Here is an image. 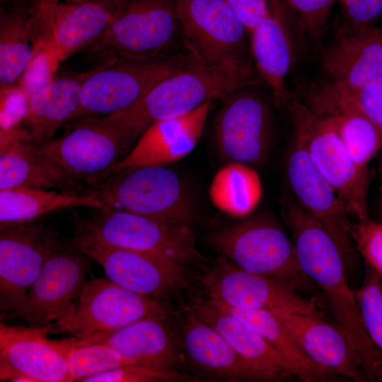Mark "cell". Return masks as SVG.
Here are the masks:
<instances>
[{
  "label": "cell",
  "mask_w": 382,
  "mask_h": 382,
  "mask_svg": "<svg viewBox=\"0 0 382 382\" xmlns=\"http://www.w3.org/2000/svg\"><path fill=\"white\" fill-rule=\"evenodd\" d=\"M107 206L166 223L190 226L194 202L182 178L166 166L134 168L88 185Z\"/></svg>",
  "instance_id": "5"
},
{
  "label": "cell",
  "mask_w": 382,
  "mask_h": 382,
  "mask_svg": "<svg viewBox=\"0 0 382 382\" xmlns=\"http://www.w3.org/2000/svg\"><path fill=\"white\" fill-rule=\"evenodd\" d=\"M200 64L190 52L144 61L119 60L92 69L84 81L75 122L110 115L134 104L163 79Z\"/></svg>",
  "instance_id": "7"
},
{
  "label": "cell",
  "mask_w": 382,
  "mask_h": 382,
  "mask_svg": "<svg viewBox=\"0 0 382 382\" xmlns=\"http://www.w3.org/2000/svg\"><path fill=\"white\" fill-rule=\"evenodd\" d=\"M318 366L353 381H368L346 337L325 318L272 311Z\"/></svg>",
  "instance_id": "24"
},
{
  "label": "cell",
  "mask_w": 382,
  "mask_h": 382,
  "mask_svg": "<svg viewBox=\"0 0 382 382\" xmlns=\"http://www.w3.org/2000/svg\"><path fill=\"white\" fill-rule=\"evenodd\" d=\"M209 195L213 204L221 211L234 216H245L256 208L261 199V180L251 166L230 162L214 175Z\"/></svg>",
  "instance_id": "32"
},
{
  "label": "cell",
  "mask_w": 382,
  "mask_h": 382,
  "mask_svg": "<svg viewBox=\"0 0 382 382\" xmlns=\"http://www.w3.org/2000/svg\"><path fill=\"white\" fill-rule=\"evenodd\" d=\"M50 325L23 327L1 322V381L70 382L62 352L47 338Z\"/></svg>",
  "instance_id": "20"
},
{
  "label": "cell",
  "mask_w": 382,
  "mask_h": 382,
  "mask_svg": "<svg viewBox=\"0 0 382 382\" xmlns=\"http://www.w3.org/2000/svg\"><path fill=\"white\" fill-rule=\"evenodd\" d=\"M211 102L183 116L151 125L130 151L91 183L122 170L149 166H166L185 157L195 149L202 134Z\"/></svg>",
  "instance_id": "21"
},
{
  "label": "cell",
  "mask_w": 382,
  "mask_h": 382,
  "mask_svg": "<svg viewBox=\"0 0 382 382\" xmlns=\"http://www.w3.org/2000/svg\"><path fill=\"white\" fill-rule=\"evenodd\" d=\"M77 207H107L92 191L57 192L23 187L0 190L1 228L28 224L47 214Z\"/></svg>",
  "instance_id": "29"
},
{
  "label": "cell",
  "mask_w": 382,
  "mask_h": 382,
  "mask_svg": "<svg viewBox=\"0 0 382 382\" xmlns=\"http://www.w3.org/2000/svg\"><path fill=\"white\" fill-rule=\"evenodd\" d=\"M86 255L72 242L58 245L41 268L23 301L6 316L28 326L47 327L66 313L80 293L88 267Z\"/></svg>",
  "instance_id": "16"
},
{
  "label": "cell",
  "mask_w": 382,
  "mask_h": 382,
  "mask_svg": "<svg viewBox=\"0 0 382 382\" xmlns=\"http://www.w3.org/2000/svg\"><path fill=\"white\" fill-rule=\"evenodd\" d=\"M169 382L206 381L199 376H194L178 370L163 371L132 364L85 378L82 382Z\"/></svg>",
  "instance_id": "37"
},
{
  "label": "cell",
  "mask_w": 382,
  "mask_h": 382,
  "mask_svg": "<svg viewBox=\"0 0 382 382\" xmlns=\"http://www.w3.org/2000/svg\"><path fill=\"white\" fill-rule=\"evenodd\" d=\"M269 15L250 34V47L260 76L271 89L278 108L291 98L286 76L292 64L294 36L291 19L280 0H268Z\"/></svg>",
  "instance_id": "22"
},
{
  "label": "cell",
  "mask_w": 382,
  "mask_h": 382,
  "mask_svg": "<svg viewBox=\"0 0 382 382\" xmlns=\"http://www.w3.org/2000/svg\"><path fill=\"white\" fill-rule=\"evenodd\" d=\"M225 1L250 35L269 15L268 0Z\"/></svg>",
  "instance_id": "41"
},
{
  "label": "cell",
  "mask_w": 382,
  "mask_h": 382,
  "mask_svg": "<svg viewBox=\"0 0 382 382\" xmlns=\"http://www.w3.org/2000/svg\"><path fill=\"white\" fill-rule=\"evenodd\" d=\"M209 241L238 267L273 279L319 304L325 300L302 270L293 241L270 216L257 215L219 231Z\"/></svg>",
  "instance_id": "3"
},
{
  "label": "cell",
  "mask_w": 382,
  "mask_h": 382,
  "mask_svg": "<svg viewBox=\"0 0 382 382\" xmlns=\"http://www.w3.org/2000/svg\"><path fill=\"white\" fill-rule=\"evenodd\" d=\"M366 27L367 30L382 43V29L374 27L371 25H366Z\"/></svg>",
  "instance_id": "43"
},
{
  "label": "cell",
  "mask_w": 382,
  "mask_h": 382,
  "mask_svg": "<svg viewBox=\"0 0 382 382\" xmlns=\"http://www.w3.org/2000/svg\"><path fill=\"white\" fill-rule=\"evenodd\" d=\"M175 331L184 364L197 373L225 381H272L240 355L211 325L182 305Z\"/></svg>",
  "instance_id": "19"
},
{
  "label": "cell",
  "mask_w": 382,
  "mask_h": 382,
  "mask_svg": "<svg viewBox=\"0 0 382 382\" xmlns=\"http://www.w3.org/2000/svg\"><path fill=\"white\" fill-rule=\"evenodd\" d=\"M288 108L294 131L304 141L313 163L357 221L369 216V169L353 161L330 120L291 97Z\"/></svg>",
  "instance_id": "10"
},
{
  "label": "cell",
  "mask_w": 382,
  "mask_h": 382,
  "mask_svg": "<svg viewBox=\"0 0 382 382\" xmlns=\"http://www.w3.org/2000/svg\"><path fill=\"white\" fill-rule=\"evenodd\" d=\"M83 224L107 243L156 255L204 271L208 259L198 250L190 226L173 224L110 207L97 209Z\"/></svg>",
  "instance_id": "11"
},
{
  "label": "cell",
  "mask_w": 382,
  "mask_h": 382,
  "mask_svg": "<svg viewBox=\"0 0 382 382\" xmlns=\"http://www.w3.org/2000/svg\"><path fill=\"white\" fill-rule=\"evenodd\" d=\"M187 305L272 381L294 376L285 359L270 343L246 323L221 309L212 299L191 296Z\"/></svg>",
  "instance_id": "25"
},
{
  "label": "cell",
  "mask_w": 382,
  "mask_h": 382,
  "mask_svg": "<svg viewBox=\"0 0 382 382\" xmlns=\"http://www.w3.org/2000/svg\"><path fill=\"white\" fill-rule=\"evenodd\" d=\"M74 245L103 269L108 279L133 292L166 303L190 288L189 267L166 258L107 243L82 221Z\"/></svg>",
  "instance_id": "8"
},
{
  "label": "cell",
  "mask_w": 382,
  "mask_h": 382,
  "mask_svg": "<svg viewBox=\"0 0 382 382\" xmlns=\"http://www.w3.org/2000/svg\"><path fill=\"white\" fill-rule=\"evenodd\" d=\"M310 100L322 115L337 110L361 112L382 131V81L354 86L331 81L313 88Z\"/></svg>",
  "instance_id": "33"
},
{
  "label": "cell",
  "mask_w": 382,
  "mask_h": 382,
  "mask_svg": "<svg viewBox=\"0 0 382 382\" xmlns=\"http://www.w3.org/2000/svg\"><path fill=\"white\" fill-rule=\"evenodd\" d=\"M323 116L330 120L356 165L369 169L370 161L382 150V131L354 110H337Z\"/></svg>",
  "instance_id": "35"
},
{
  "label": "cell",
  "mask_w": 382,
  "mask_h": 382,
  "mask_svg": "<svg viewBox=\"0 0 382 382\" xmlns=\"http://www.w3.org/2000/svg\"><path fill=\"white\" fill-rule=\"evenodd\" d=\"M70 127L62 137L45 144H25L33 153L85 180L87 185L120 161L132 144L106 116L81 119Z\"/></svg>",
  "instance_id": "12"
},
{
  "label": "cell",
  "mask_w": 382,
  "mask_h": 382,
  "mask_svg": "<svg viewBox=\"0 0 382 382\" xmlns=\"http://www.w3.org/2000/svg\"><path fill=\"white\" fill-rule=\"evenodd\" d=\"M56 1H64L66 2L76 3V4H89V3H99V2H103L108 0H56Z\"/></svg>",
  "instance_id": "44"
},
{
  "label": "cell",
  "mask_w": 382,
  "mask_h": 382,
  "mask_svg": "<svg viewBox=\"0 0 382 382\" xmlns=\"http://www.w3.org/2000/svg\"><path fill=\"white\" fill-rule=\"evenodd\" d=\"M351 232L358 253L382 279V224L370 218L357 221Z\"/></svg>",
  "instance_id": "38"
},
{
  "label": "cell",
  "mask_w": 382,
  "mask_h": 382,
  "mask_svg": "<svg viewBox=\"0 0 382 382\" xmlns=\"http://www.w3.org/2000/svg\"><path fill=\"white\" fill-rule=\"evenodd\" d=\"M32 10L0 8V87L8 91L25 72L34 52L30 43L28 22Z\"/></svg>",
  "instance_id": "31"
},
{
  "label": "cell",
  "mask_w": 382,
  "mask_h": 382,
  "mask_svg": "<svg viewBox=\"0 0 382 382\" xmlns=\"http://www.w3.org/2000/svg\"><path fill=\"white\" fill-rule=\"evenodd\" d=\"M184 45L202 65L247 62L248 32L225 0H175Z\"/></svg>",
  "instance_id": "15"
},
{
  "label": "cell",
  "mask_w": 382,
  "mask_h": 382,
  "mask_svg": "<svg viewBox=\"0 0 382 382\" xmlns=\"http://www.w3.org/2000/svg\"><path fill=\"white\" fill-rule=\"evenodd\" d=\"M294 12L301 27L313 37L323 31L331 8L337 0H284Z\"/></svg>",
  "instance_id": "39"
},
{
  "label": "cell",
  "mask_w": 382,
  "mask_h": 382,
  "mask_svg": "<svg viewBox=\"0 0 382 382\" xmlns=\"http://www.w3.org/2000/svg\"><path fill=\"white\" fill-rule=\"evenodd\" d=\"M250 86L224 98L214 120L213 139L225 160L258 166L268 156L272 121L267 101Z\"/></svg>",
  "instance_id": "14"
},
{
  "label": "cell",
  "mask_w": 382,
  "mask_h": 382,
  "mask_svg": "<svg viewBox=\"0 0 382 382\" xmlns=\"http://www.w3.org/2000/svg\"><path fill=\"white\" fill-rule=\"evenodd\" d=\"M55 233L41 225L1 228L0 308L14 309L24 299L41 268L60 244Z\"/></svg>",
  "instance_id": "18"
},
{
  "label": "cell",
  "mask_w": 382,
  "mask_h": 382,
  "mask_svg": "<svg viewBox=\"0 0 382 382\" xmlns=\"http://www.w3.org/2000/svg\"><path fill=\"white\" fill-rule=\"evenodd\" d=\"M86 183L6 132H1L0 190L28 187L78 192ZM87 184V183H86Z\"/></svg>",
  "instance_id": "27"
},
{
  "label": "cell",
  "mask_w": 382,
  "mask_h": 382,
  "mask_svg": "<svg viewBox=\"0 0 382 382\" xmlns=\"http://www.w3.org/2000/svg\"><path fill=\"white\" fill-rule=\"evenodd\" d=\"M199 279L207 296L228 307L279 310L325 318L316 301L273 279L245 271L223 255Z\"/></svg>",
  "instance_id": "17"
},
{
  "label": "cell",
  "mask_w": 382,
  "mask_h": 382,
  "mask_svg": "<svg viewBox=\"0 0 382 382\" xmlns=\"http://www.w3.org/2000/svg\"><path fill=\"white\" fill-rule=\"evenodd\" d=\"M381 296H382V284H381Z\"/></svg>",
  "instance_id": "45"
},
{
  "label": "cell",
  "mask_w": 382,
  "mask_h": 382,
  "mask_svg": "<svg viewBox=\"0 0 382 382\" xmlns=\"http://www.w3.org/2000/svg\"><path fill=\"white\" fill-rule=\"evenodd\" d=\"M169 316L140 319L100 341L117 350L134 364L149 368L174 371L184 365L175 331Z\"/></svg>",
  "instance_id": "26"
},
{
  "label": "cell",
  "mask_w": 382,
  "mask_h": 382,
  "mask_svg": "<svg viewBox=\"0 0 382 382\" xmlns=\"http://www.w3.org/2000/svg\"><path fill=\"white\" fill-rule=\"evenodd\" d=\"M91 71L66 74L28 96L22 118L27 128L18 127L16 137L34 146L52 140L77 112L82 85Z\"/></svg>",
  "instance_id": "23"
},
{
  "label": "cell",
  "mask_w": 382,
  "mask_h": 382,
  "mask_svg": "<svg viewBox=\"0 0 382 382\" xmlns=\"http://www.w3.org/2000/svg\"><path fill=\"white\" fill-rule=\"evenodd\" d=\"M182 30L175 0H122L103 35L88 47L104 64L174 54Z\"/></svg>",
  "instance_id": "4"
},
{
  "label": "cell",
  "mask_w": 382,
  "mask_h": 382,
  "mask_svg": "<svg viewBox=\"0 0 382 382\" xmlns=\"http://www.w3.org/2000/svg\"><path fill=\"white\" fill-rule=\"evenodd\" d=\"M168 303L129 291L106 278L86 280L65 315L50 333H64L85 342H100L146 317L169 316Z\"/></svg>",
  "instance_id": "6"
},
{
  "label": "cell",
  "mask_w": 382,
  "mask_h": 382,
  "mask_svg": "<svg viewBox=\"0 0 382 382\" xmlns=\"http://www.w3.org/2000/svg\"><path fill=\"white\" fill-rule=\"evenodd\" d=\"M352 27L325 51V71L331 81L354 86L382 81V43L366 25Z\"/></svg>",
  "instance_id": "28"
},
{
  "label": "cell",
  "mask_w": 382,
  "mask_h": 382,
  "mask_svg": "<svg viewBox=\"0 0 382 382\" xmlns=\"http://www.w3.org/2000/svg\"><path fill=\"white\" fill-rule=\"evenodd\" d=\"M122 0L76 4L35 0L28 30L35 51L45 52L54 68L100 38L116 16Z\"/></svg>",
  "instance_id": "9"
},
{
  "label": "cell",
  "mask_w": 382,
  "mask_h": 382,
  "mask_svg": "<svg viewBox=\"0 0 382 382\" xmlns=\"http://www.w3.org/2000/svg\"><path fill=\"white\" fill-rule=\"evenodd\" d=\"M67 365L70 381H81L119 367L134 364L102 342H84L70 337L54 340Z\"/></svg>",
  "instance_id": "34"
},
{
  "label": "cell",
  "mask_w": 382,
  "mask_h": 382,
  "mask_svg": "<svg viewBox=\"0 0 382 382\" xmlns=\"http://www.w3.org/2000/svg\"><path fill=\"white\" fill-rule=\"evenodd\" d=\"M1 3L9 8L33 9L35 0H1Z\"/></svg>",
  "instance_id": "42"
},
{
  "label": "cell",
  "mask_w": 382,
  "mask_h": 382,
  "mask_svg": "<svg viewBox=\"0 0 382 382\" xmlns=\"http://www.w3.org/2000/svg\"><path fill=\"white\" fill-rule=\"evenodd\" d=\"M257 83L248 62L198 64L163 79L132 105L106 117L133 142L156 122L183 116L207 102Z\"/></svg>",
  "instance_id": "2"
},
{
  "label": "cell",
  "mask_w": 382,
  "mask_h": 382,
  "mask_svg": "<svg viewBox=\"0 0 382 382\" xmlns=\"http://www.w3.org/2000/svg\"><path fill=\"white\" fill-rule=\"evenodd\" d=\"M353 26L371 25L382 16V0H337Z\"/></svg>",
  "instance_id": "40"
},
{
  "label": "cell",
  "mask_w": 382,
  "mask_h": 382,
  "mask_svg": "<svg viewBox=\"0 0 382 382\" xmlns=\"http://www.w3.org/2000/svg\"><path fill=\"white\" fill-rule=\"evenodd\" d=\"M282 215L291 232L302 270L328 300L337 326L349 342L367 380L382 381V352L364 325L338 245L291 195L283 196Z\"/></svg>",
  "instance_id": "1"
},
{
  "label": "cell",
  "mask_w": 382,
  "mask_h": 382,
  "mask_svg": "<svg viewBox=\"0 0 382 382\" xmlns=\"http://www.w3.org/2000/svg\"><path fill=\"white\" fill-rule=\"evenodd\" d=\"M285 172L291 196L316 219L338 245L348 274L357 267L349 212L311 159L303 139L294 131Z\"/></svg>",
  "instance_id": "13"
},
{
  "label": "cell",
  "mask_w": 382,
  "mask_h": 382,
  "mask_svg": "<svg viewBox=\"0 0 382 382\" xmlns=\"http://www.w3.org/2000/svg\"><path fill=\"white\" fill-rule=\"evenodd\" d=\"M382 279L368 267L361 287L355 291L364 325L382 352Z\"/></svg>",
  "instance_id": "36"
},
{
  "label": "cell",
  "mask_w": 382,
  "mask_h": 382,
  "mask_svg": "<svg viewBox=\"0 0 382 382\" xmlns=\"http://www.w3.org/2000/svg\"><path fill=\"white\" fill-rule=\"evenodd\" d=\"M213 300L221 309L246 323L270 343L285 359L295 377L305 382H314L328 381L336 376L316 364L307 355L290 331L272 311L238 309Z\"/></svg>",
  "instance_id": "30"
}]
</instances>
